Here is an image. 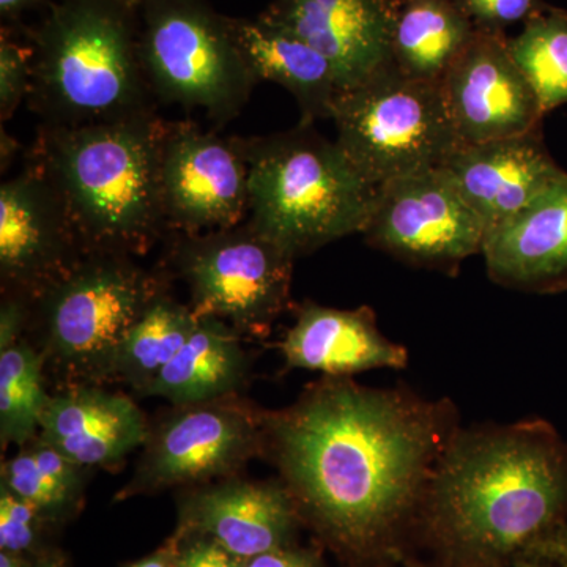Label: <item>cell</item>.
Wrapping results in <instances>:
<instances>
[{
    "label": "cell",
    "mask_w": 567,
    "mask_h": 567,
    "mask_svg": "<svg viewBox=\"0 0 567 567\" xmlns=\"http://www.w3.org/2000/svg\"><path fill=\"white\" fill-rule=\"evenodd\" d=\"M456 432L450 406L324 377L282 410H265V456L300 517L357 559L382 555L420 513Z\"/></svg>",
    "instance_id": "obj_1"
},
{
    "label": "cell",
    "mask_w": 567,
    "mask_h": 567,
    "mask_svg": "<svg viewBox=\"0 0 567 567\" xmlns=\"http://www.w3.org/2000/svg\"><path fill=\"white\" fill-rule=\"evenodd\" d=\"M458 567H496L567 516V446L543 421L456 434L420 509Z\"/></svg>",
    "instance_id": "obj_2"
},
{
    "label": "cell",
    "mask_w": 567,
    "mask_h": 567,
    "mask_svg": "<svg viewBox=\"0 0 567 567\" xmlns=\"http://www.w3.org/2000/svg\"><path fill=\"white\" fill-rule=\"evenodd\" d=\"M155 111L85 125H43L32 162L62 197L85 252L142 256L167 230Z\"/></svg>",
    "instance_id": "obj_3"
},
{
    "label": "cell",
    "mask_w": 567,
    "mask_h": 567,
    "mask_svg": "<svg viewBox=\"0 0 567 567\" xmlns=\"http://www.w3.org/2000/svg\"><path fill=\"white\" fill-rule=\"evenodd\" d=\"M29 106L44 125L117 121L155 111L142 69L137 9L122 0H55L28 31Z\"/></svg>",
    "instance_id": "obj_4"
},
{
    "label": "cell",
    "mask_w": 567,
    "mask_h": 567,
    "mask_svg": "<svg viewBox=\"0 0 567 567\" xmlns=\"http://www.w3.org/2000/svg\"><path fill=\"white\" fill-rule=\"evenodd\" d=\"M249 218L257 233L298 259L363 233L375 186L312 125L244 140Z\"/></svg>",
    "instance_id": "obj_5"
},
{
    "label": "cell",
    "mask_w": 567,
    "mask_h": 567,
    "mask_svg": "<svg viewBox=\"0 0 567 567\" xmlns=\"http://www.w3.org/2000/svg\"><path fill=\"white\" fill-rule=\"evenodd\" d=\"M166 290L133 256L85 252L33 301L28 338L61 388L104 385L126 336Z\"/></svg>",
    "instance_id": "obj_6"
},
{
    "label": "cell",
    "mask_w": 567,
    "mask_h": 567,
    "mask_svg": "<svg viewBox=\"0 0 567 567\" xmlns=\"http://www.w3.org/2000/svg\"><path fill=\"white\" fill-rule=\"evenodd\" d=\"M142 69L153 99L200 110L218 125L240 114L252 74L229 17L207 0H137Z\"/></svg>",
    "instance_id": "obj_7"
},
{
    "label": "cell",
    "mask_w": 567,
    "mask_h": 567,
    "mask_svg": "<svg viewBox=\"0 0 567 567\" xmlns=\"http://www.w3.org/2000/svg\"><path fill=\"white\" fill-rule=\"evenodd\" d=\"M336 144L372 186L439 169L462 142L440 82L413 80L394 65L339 93Z\"/></svg>",
    "instance_id": "obj_8"
},
{
    "label": "cell",
    "mask_w": 567,
    "mask_h": 567,
    "mask_svg": "<svg viewBox=\"0 0 567 567\" xmlns=\"http://www.w3.org/2000/svg\"><path fill=\"white\" fill-rule=\"evenodd\" d=\"M171 262L196 317H216L244 338H265L292 306L295 257L248 221L203 234H181Z\"/></svg>",
    "instance_id": "obj_9"
},
{
    "label": "cell",
    "mask_w": 567,
    "mask_h": 567,
    "mask_svg": "<svg viewBox=\"0 0 567 567\" xmlns=\"http://www.w3.org/2000/svg\"><path fill=\"white\" fill-rule=\"evenodd\" d=\"M265 456V410L238 394L174 405L151 424L141 457L117 499L207 486L238 476Z\"/></svg>",
    "instance_id": "obj_10"
},
{
    "label": "cell",
    "mask_w": 567,
    "mask_h": 567,
    "mask_svg": "<svg viewBox=\"0 0 567 567\" xmlns=\"http://www.w3.org/2000/svg\"><path fill=\"white\" fill-rule=\"evenodd\" d=\"M365 240L420 267H456L483 252L487 229L440 169L375 186Z\"/></svg>",
    "instance_id": "obj_11"
},
{
    "label": "cell",
    "mask_w": 567,
    "mask_h": 567,
    "mask_svg": "<svg viewBox=\"0 0 567 567\" xmlns=\"http://www.w3.org/2000/svg\"><path fill=\"white\" fill-rule=\"evenodd\" d=\"M159 175L167 229L212 233L249 215L244 140L204 132L194 122H166Z\"/></svg>",
    "instance_id": "obj_12"
},
{
    "label": "cell",
    "mask_w": 567,
    "mask_h": 567,
    "mask_svg": "<svg viewBox=\"0 0 567 567\" xmlns=\"http://www.w3.org/2000/svg\"><path fill=\"white\" fill-rule=\"evenodd\" d=\"M84 254L62 197L35 164L0 185L2 295L33 303Z\"/></svg>",
    "instance_id": "obj_13"
},
{
    "label": "cell",
    "mask_w": 567,
    "mask_h": 567,
    "mask_svg": "<svg viewBox=\"0 0 567 567\" xmlns=\"http://www.w3.org/2000/svg\"><path fill=\"white\" fill-rule=\"evenodd\" d=\"M505 32L476 29L472 43L440 81L462 144L506 140L539 130L544 114L509 52Z\"/></svg>",
    "instance_id": "obj_14"
},
{
    "label": "cell",
    "mask_w": 567,
    "mask_h": 567,
    "mask_svg": "<svg viewBox=\"0 0 567 567\" xmlns=\"http://www.w3.org/2000/svg\"><path fill=\"white\" fill-rule=\"evenodd\" d=\"M181 509L178 536L207 537L246 561L289 546L300 517L281 480L238 476L186 488Z\"/></svg>",
    "instance_id": "obj_15"
},
{
    "label": "cell",
    "mask_w": 567,
    "mask_h": 567,
    "mask_svg": "<svg viewBox=\"0 0 567 567\" xmlns=\"http://www.w3.org/2000/svg\"><path fill=\"white\" fill-rule=\"evenodd\" d=\"M398 0H274L262 17L300 37L338 73L341 92L393 65Z\"/></svg>",
    "instance_id": "obj_16"
},
{
    "label": "cell",
    "mask_w": 567,
    "mask_h": 567,
    "mask_svg": "<svg viewBox=\"0 0 567 567\" xmlns=\"http://www.w3.org/2000/svg\"><path fill=\"white\" fill-rule=\"evenodd\" d=\"M453 183L487 234L516 216L565 175L544 145L539 130L462 144L439 167Z\"/></svg>",
    "instance_id": "obj_17"
},
{
    "label": "cell",
    "mask_w": 567,
    "mask_h": 567,
    "mask_svg": "<svg viewBox=\"0 0 567 567\" xmlns=\"http://www.w3.org/2000/svg\"><path fill=\"white\" fill-rule=\"evenodd\" d=\"M151 423L130 395L103 385L59 388L37 439L84 468H115L141 450Z\"/></svg>",
    "instance_id": "obj_18"
},
{
    "label": "cell",
    "mask_w": 567,
    "mask_h": 567,
    "mask_svg": "<svg viewBox=\"0 0 567 567\" xmlns=\"http://www.w3.org/2000/svg\"><path fill=\"white\" fill-rule=\"evenodd\" d=\"M487 274L514 289L550 292L567 284V173L487 234Z\"/></svg>",
    "instance_id": "obj_19"
},
{
    "label": "cell",
    "mask_w": 567,
    "mask_h": 567,
    "mask_svg": "<svg viewBox=\"0 0 567 567\" xmlns=\"http://www.w3.org/2000/svg\"><path fill=\"white\" fill-rule=\"evenodd\" d=\"M287 368L349 377L371 369H401L406 350L380 333L369 308L306 303L281 342Z\"/></svg>",
    "instance_id": "obj_20"
},
{
    "label": "cell",
    "mask_w": 567,
    "mask_h": 567,
    "mask_svg": "<svg viewBox=\"0 0 567 567\" xmlns=\"http://www.w3.org/2000/svg\"><path fill=\"white\" fill-rule=\"evenodd\" d=\"M235 44L257 84L268 81L292 93L301 125L331 118L341 85L331 62L300 37L257 18L229 17Z\"/></svg>",
    "instance_id": "obj_21"
},
{
    "label": "cell",
    "mask_w": 567,
    "mask_h": 567,
    "mask_svg": "<svg viewBox=\"0 0 567 567\" xmlns=\"http://www.w3.org/2000/svg\"><path fill=\"white\" fill-rule=\"evenodd\" d=\"M244 336L216 317H197L188 341L142 395L173 405L196 404L240 393L249 374Z\"/></svg>",
    "instance_id": "obj_22"
},
{
    "label": "cell",
    "mask_w": 567,
    "mask_h": 567,
    "mask_svg": "<svg viewBox=\"0 0 567 567\" xmlns=\"http://www.w3.org/2000/svg\"><path fill=\"white\" fill-rule=\"evenodd\" d=\"M475 33L457 0H398L391 61L405 76L440 82Z\"/></svg>",
    "instance_id": "obj_23"
},
{
    "label": "cell",
    "mask_w": 567,
    "mask_h": 567,
    "mask_svg": "<svg viewBox=\"0 0 567 567\" xmlns=\"http://www.w3.org/2000/svg\"><path fill=\"white\" fill-rule=\"evenodd\" d=\"M189 305L163 292L132 328L115 360L112 382H122L141 395L164 365L181 352L196 327Z\"/></svg>",
    "instance_id": "obj_24"
},
{
    "label": "cell",
    "mask_w": 567,
    "mask_h": 567,
    "mask_svg": "<svg viewBox=\"0 0 567 567\" xmlns=\"http://www.w3.org/2000/svg\"><path fill=\"white\" fill-rule=\"evenodd\" d=\"M89 468L32 440L17 456L2 462L0 486L31 503L44 518L58 517L81 502Z\"/></svg>",
    "instance_id": "obj_25"
},
{
    "label": "cell",
    "mask_w": 567,
    "mask_h": 567,
    "mask_svg": "<svg viewBox=\"0 0 567 567\" xmlns=\"http://www.w3.org/2000/svg\"><path fill=\"white\" fill-rule=\"evenodd\" d=\"M43 353L25 336L0 350V445L24 446L37 439L47 409Z\"/></svg>",
    "instance_id": "obj_26"
},
{
    "label": "cell",
    "mask_w": 567,
    "mask_h": 567,
    "mask_svg": "<svg viewBox=\"0 0 567 567\" xmlns=\"http://www.w3.org/2000/svg\"><path fill=\"white\" fill-rule=\"evenodd\" d=\"M507 44L518 70L532 85L543 114L566 104V11L544 7L525 22L524 31Z\"/></svg>",
    "instance_id": "obj_27"
},
{
    "label": "cell",
    "mask_w": 567,
    "mask_h": 567,
    "mask_svg": "<svg viewBox=\"0 0 567 567\" xmlns=\"http://www.w3.org/2000/svg\"><path fill=\"white\" fill-rule=\"evenodd\" d=\"M33 59L31 44H21L2 31L0 39V118L2 123L17 114L29 100L32 89Z\"/></svg>",
    "instance_id": "obj_28"
},
{
    "label": "cell",
    "mask_w": 567,
    "mask_h": 567,
    "mask_svg": "<svg viewBox=\"0 0 567 567\" xmlns=\"http://www.w3.org/2000/svg\"><path fill=\"white\" fill-rule=\"evenodd\" d=\"M43 514L31 503L0 486V548L24 555L33 550Z\"/></svg>",
    "instance_id": "obj_29"
},
{
    "label": "cell",
    "mask_w": 567,
    "mask_h": 567,
    "mask_svg": "<svg viewBox=\"0 0 567 567\" xmlns=\"http://www.w3.org/2000/svg\"><path fill=\"white\" fill-rule=\"evenodd\" d=\"M457 3L476 29L491 32H505L509 25L527 22L544 9L540 0H457Z\"/></svg>",
    "instance_id": "obj_30"
},
{
    "label": "cell",
    "mask_w": 567,
    "mask_h": 567,
    "mask_svg": "<svg viewBox=\"0 0 567 567\" xmlns=\"http://www.w3.org/2000/svg\"><path fill=\"white\" fill-rule=\"evenodd\" d=\"M246 559L235 557L207 537H189L185 547L175 554L174 567H245Z\"/></svg>",
    "instance_id": "obj_31"
},
{
    "label": "cell",
    "mask_w": 567,
    "mask_h": 567,
    "mask_svg": "<svg viewBox=\"0 0 567 567\" xmlns=\"http://www.w3.org/2000/svg\"><path fill=\"white\" fill-rule=\"evenodd\" d=\"M517 567H567V524L551 529L520 551Z\"/></svg>",
    "instance_id": "obj_32"
},
{
    "label": "cell",
    "mask_w": 567,
    "mask_h": 567,
    "mask_svg": "<svg viewBox=\"0 0 567 567\" xmlns=\"http://www.w3.org/2000/svg\"><path fill=\"white\" fill-rule=\"evenodd\" d=\"M32 319V301L17 295H2L0 303V350L17 344L28 336Z\"/></svg>",
    "instance_id": "obj_33"
},
{
    "label": "cell",
    "mask_w": 567,
    "mask_h": 567,
    "mask_svg": "<svg viewBox=\"0 0 567 567\" xmlns=\"http://www.w3.org/2000/svg\"><path fill=\"white\" fill-rule=\"evenodd\" d=\"M245 567H322L319 559L309 551L289 546L275 548L246 561Z\"/></svg>",
    "instance_id": "obj_34"
},
{
    "label": "cell",
    "mask_w": 567,
    "mask_h": 567,
    "mask_svg": "<svg viewBox=\"0 0 567 567\" xmlns=\"http://www.w3.org/2000/svg\"><path fill=\"white\" fill-rule=\"evenodd\" d=\"M55 0H0V17L3 22L20 21L24 14L33 10L50 9Z\"/></svg>",
    "instance_id": "obj_35"
},
{
    "label": "cell",
    "mask_w": 567,
    "mask_h": 567,
    "mask_svg": "<svg viewBox=\"0 0 567 567\" xmlns=\"http://www.w3.org/2000/svg\"><path fill=\"white\" fill-rule=\"evenodd\" d=\"M20 152V142L17 141V137L7 133L2 126V130H0V171H2V174H6L13 166Z\"/></svg>",
    "instance_id": "obj_36"
},
{
    "label": "cell",
    "mask_w": 567,
    "mask_h": 567,
    "mask_svg": "<svg viewBox=\"0 0 567 567\" xmlns=\"http://www.w3.org/2000/svg\"><path fill=\"white\" fill-rule=\"evenodd\" d=\"M175 554H177V539L153 554L152 557L141 559L130 567H174Z\"/></svg>",
    "instance_id": "obj_37"
},
{
    "label": "cell",
    "mask_w": 567,
    "mask_h": 567,
    "mask_svg": "<svg viewBox=\"0 0 567 567\" xmlns=\"http://www.w3.org/2000/svg\"><path fill=\"white\" fill-rule=\"evenodd\" d=\"M22 557H24V555L11 554V551H2V554H0V567H31Z\"/></svg>",
    "instance_id": "obj_38"
},
{
    "label": "cell",
    "mask_w": 567,
    "mask_h": 567,
    "mask_svg": "<svg viewBox=\"0 0 567 567\" xmlns=\"http://www.w3.org/2000/svg\"><path fill=\"white\" fill-rule=\"evenodd\" d=\"M122 2L130 3V6H137V0H122Z\"/></svg>",
    "instance_id": "obj_39"
},
{
    "label": "cell",
    "mask_w": 567,
    "mask_h": 567,
    "mask_svg": "<svg viewBox=\"0 0 567 567\" xmlns=\"http://www.w3.org/2000/svg\"><path fill=\"white\" fill-rule=\"evenodd\" d=\"M54 567H65L62 565L61 561H59V559H55V566Z\"/></svg>",
    "instance_id": "obj_40"
}]
</instances>
